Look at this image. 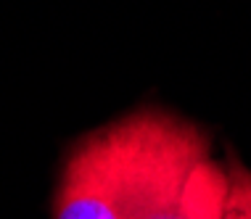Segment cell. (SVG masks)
<instances>
[{
  "label": "cell",
  "mask_w": 251,
  "mask_h": 219,
  "mask_svg": "<svg viewBox=\"0 0 251 219\" xmlns=\"http://www.w3.org/2000/svg\"><path fill=\"white\" fill-rule=\"evenodd\" d=\"M227 201L225 164L206 159L188 177L182 195L169 219H222Z\"/></svg>",
  "instance_id": "obj_2"
},
{
  "label": "cell",
  "mask_w": 251,
  "mask_h": 219,
  "mask_svg": "<svg viewBox=\"0 0 251 219\" xmlns=\"http://www.w3.org/2000/svg\"><path fill=\"white\" fill-rule=\"evenodd\" d=\"M212 135L164 106H140L90 129L66 150L53 219H169Z\"/></svg>",
  "instance_id": "obj_1"
},
{
  "label": "cell",
  "mask_w": 251,
  "mask_h": 219,
  "mask_svg": "<svg viewBox=\"0 0 251 219\" xmlns=\"http://www.w3.org/2000/svg\"><path fill=\"white\" fill-rule=\"evenodd\" d=\"M227 172V201L222 219H251V169L230 150L225 159Z\"/></svg>",
  "instance_id": "obj_3"
}]
</instances>
